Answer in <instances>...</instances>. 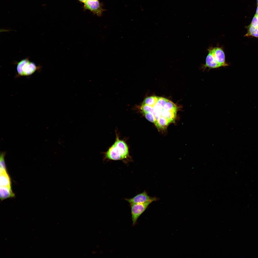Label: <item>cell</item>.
Masks as SVG:
<instances>
[{"instance_id": "1", "label": "cell", "mask_w": 258, "mask_h": 258, "mask_svg": "<svg viewBox=\"0 0 258 258\" xmlns=\"http://www.w3.org/2000/svg\"><path fill=\"white\" fill-rule=\"evenodd\" d=\"M104 157L105 160H121L126 163L132 160L128 145L124 140L119 138L117 133L115 142L104 153Z\"/></svg>"}, {"instance_id": "2", "label": "cell", "mask_w": 258, "mask_h": 258, "mask_svg": "<svg viewBox=\"0 0 258 258\" xmlns=\"http://www.w3.org/2000/svg\"><path fill=\"white\" fill-rule=\"evenodd\" d=\"M208 54L205 64L202 68L204 70L218 68L227 66L229 65L225 60V55L223 49L219 47H210L208 49Z\"/></svg>"}, {"instance_id": "3", "label": "cell", "mask_w": 258, "mask_h": 258, "mask_svg": "<svg viewBox=\"0 0 258 258\" xmlns=\"http://www.w3.org/2000/svg\"><path fill=\"white\" fill-rule=\"evenodd\" d=\"M40 69L34 63L30 61L28 58L21 60L17 63L16 69L19 76L31 75Z\"/></svg>"}, {"instance_id": "4", "label": "cell", "mask_w": 258, "mask_h": 258, "mask_svg": "<svg viewBox=\"0 0 258 258\" xmlns=\"http://www.w3.org/2000/svg\"><path fill=\"white\" fill-rule=\"evenodd\" d=\"M152 202L149 201L143 203L130 204L133 225L136 224L139 217Z\"/></svg>"}, {"instance_id": "5", "label": "cell", "mask_w": 258, "mask_h": 258, "mask_svg": "<svg viewBox=\"0 0 258 258\" xmlns=\"http://www.w3.org/2000/svg\"><path fill=\"white\" fill-rule=\"evenodd\" d=\"M157 198L149 196L145 191L133 197L130 199H125V200L130 204L142 203L149 201L156 200Z\"/></svg>"}, {"instance_id": "6", "label": "cell", "mask_w": 258, "mask_h": 258, "mask_svg": "<svg viewBox=\"0 0 258 258\" xmlns=\"http://www.w3.org/2000/svg\"><path fill=\"white\" fill-rule=\"evenodd\" d=\"M85 7L100 16L103 11L98 0H87L85 3Z\"/></svg>"}, {"instance_id": "7", "label": "cell", "mask_w": 258, "mask_h": 258, "mask_svg": "<svg viewBox=\"0 0 258 258\" xmlns=\"http://www.w3.org/2000/svg\"><path fill=\"white\" fill-rule=\"evenodd\" d=\"M0 187L12 189L11 179L6 169H0Z\"/></svg>"}, {"instance_id": "8", "label": "cell", "mask_w": 258, "mask_h": 258, "mask_svg": "<svg viewBox=\"0 0 258 258\" xmlns=\"http://www.w3.org/2000/svg\"><path fill=\"white\" fill-rule=\"evenodd\" d=\"M0 199L1 201L10 198L15 196L12 189L3 187H0Z\"/></svg>"}, {"instance_id": "9", "label": "cell", "mask_w": 258, "mask_h": 258, "mask_svg": "<svg viewBox=\"0 0 258 258\" xmlns=\"http://www.w3.org/2000/svg\"><path fill=\"white\" fill-rule=\"evenodd\" d=\"M246 27L247 31L244 36H252L258 38V29L257 27H254L250 24Z\"/></svg>"}, {"instance_id": "10", "label": "cell", "mask_w": 258, "mask_h": 258, "mask_svg": "<svg viewBox=\"0 0 258 258\" xmlns=\"http://www.w3.org/2000/svg\"><path fill=\"white\" fill-rule=\"evenodd\" d=\"M158 97L155 96H152L147 97L144 100L142 104L153 106L157 102Z\"/></svg>"}, {"instance_id": "11", "label": "cell", "mask_w": 258, "mask_h": 258, "mask_svg": "<svg viewBox=\"0 0 258 258\" xmlns=\"http://www.w3.org/2000/svg\"><path fill=\"white\" fill-rule=\"evenodd\" d=\"M163 108L165 110L168 111L177 109L176 105L172 102L169 100L163 106Z\"/></svg>"}, {"instance_id": "12", "label": "cell", "mask_w": 258, "mask_h": 258, "mask_svg": "<svg viewBox=\"0 0 258 258\" xmlns=\"http://www.w3.org/2000/svg\"><path fill=\"white\" fill-rule=\"evenodd\" d=\"M250 24L254 27H257L258 26V16L256 14L253 17Z\"/></svg>"}, {"instance_id": "13", "label": "cell", "mask_w": 258, "mask_h": 258, "mask_svg": "<svg viewBox=\"0 0 258 258\" xmlns=\"http://www.w3.org/2000/svg\"><path fill=\"white\" fill-rule=\"evenodd\" d=\"M169 100L165 98L158 97L157 102L163 106Z\"/></svg>"}, {"instance_id": "14", "label": "cell", "mask_w": 258, "mask_h": 258, "mask_svg": "<svg viewBox=\"0 0 258 258\" xmlns=\"http://www.w3.org/2000/svg\"><path fill=\"white\" fill-rule=\"evenodd\" d=\"M256 14L257 15V16H258V7H257V10H256Z\"/></svg>"}, {"instance_id": "15", "label": "cell", "mask_w": 258, "mask_h": 258, "mask_svg": "<svg viewBox=\"0 0 258 258\" xmlns=\"http://www.w3.org/2000/svg\"><path fill=\"white\" fill-rule=\"evenodd\" d=\"M79 0L80 1H81V2H84V3H85L86 1L87 0Z\"/></svg>"}, {"instance_id": "16", "label": "cell", "mask_w": 258, "mask_h": 258, "mask_svg": "<svg viewBox=\"0 0 258 258\" xmlns=\"http://www.w3.org/2000/svg\"><path fill=\"white\" fill-rule=\"evenodd\" d=\"M257 3L258 5V0H257Z\"/></svg>"}, {"instance_id": "17", "label": "cell", "mask_w": 258, "mask_h": 258, "mask_svg": "<svg viewBox=\"0 0 258 258\" xmlns=\"http://www.w3.org/2000/svg\"><path fill=\"white\" fill-rule=\"evenodd\" d=\"M257 28H258V27H257Z\"/></svg>"}]
</instances>
